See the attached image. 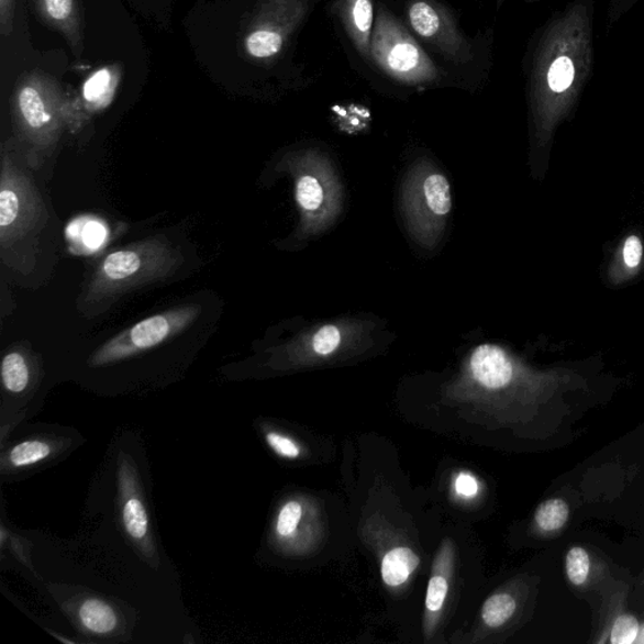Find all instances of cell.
Returning <instances> with one entry per match:
<instances>
[{"mask_svg":"<svg viewBox=\"0 0 644 644\" xmlns=\"http://www.w3.org/2000/svg\"><path fill=\"white\" fill-rule=\"evenodd\" d=\"M576 77V68H574L573 60L569 57H559L554 60L547 74V82L554 92H564L569 89Z\"/></svg>","mask_w":644,"mask_h":644,"instance_id":"44dd1931","label":"cell"},{"mask_svg":"<svg viewBox=\"0 0 644 644\" xmlns=\"http://www.w3.org/2000/svg\"><path fill=\"white\" fill-rule=\"evenodd\" d=\"M12 116L25 160L34 168L54 153L67 129L82 121L80 104L56 77L42 71L23 74L16 81Z\"/></svg>","mask_w":644,"mask_h":644,"instance_id":"7a4b0ae2","label":"cell"},{"mask_svg":"<svg viewBox=\"0 0 644 644\" xmlns=\"http://www.w3.org/2000/svg\"><path fill=\"white\" fill-rule=\"evenodd\" d=\"M302 518V507L298 501H289L278 511L275 522V533L286 541L295 535Z\"/></svg>","mask_w":644,"mask_h":644,"instance_id":"ffe728a7","label":"cell"},{"mask_svg":"<svg viewBox=\"0 0 644 644\" xmlns=\"http://www.w3.org/2000/svg\"><path fill=\"white\" fill-rule=\"evenodd\" d=\"M352 16L354 27L358 30L362 37L369 36L373 24V4L370 0H354Z\"/></svg>","mask_w":644,"mask_h":644,"instance_id":"d4e9b609","label":"cell"},{"mask_svg":"<svg viewBox=\"0 0 644 644\" xmlns=\"http://www.w3.org/2000/svg\"><path fill=\"white\" fill-rule=\"evenodd\" d=\"M118 500L121 525L129 541L146 559H158L141 478L133 460L124 456H120L118 465Z\"/></svg>","mask_w":644,"mask_h":644,"instance_id":"8992f818","label":"cell"},{"mask_svg":"<svg viewBox=\"0 0 644 644\" xmlns=\"http://www.w3.org/2000/svg\"><path fill=\"white\" fill-rule=\"evenodd\" d=\"M295 191L304 225L309 229L329 219L335 207V188L309 163L295 165Z\"/></svg>","mask_w":644,"mask_h":644,"instance_id":"ba28073f","label":"cell"},{"mask_svg":"<svg viewBox=\"0 0 644 644\" xmlns=\"http://www.w3.org/2000/svg\"><path fill=\"white\" fill-rule=\"evenodd\" d=\"M108 233L107 225L96 219H78L69 224L67 230L68 241L85 254L99 249L108 240Z\"/></svg>","mask_w":644,"mask_h":644,"instance_id":"9a60e30c","label":"cell"},{"mask_svg":"<svg viewBox=\"0 0 644 644\" xmlns=\"http://www.w3.org/2000/svg\"><path fill=\"white\" fill-rule=\"evenodd\" d=\"M590 560L582 547H573L567 555V573L574 586H581L588 579Z\"/></svg>","mask_w":644,"mask_h":644,"instance_id":"7402d4cb","label":"cell"},{"mask_svg":"<svg viewBox=\"0 0 644 644\" xmlns=\"http://www.w3.org/2000/svg\"><path fill=\"white\" fill-rule=\"evenodd\" d=\"M517 611V602L509 595H495L486 600L482 608V618L487 625L492 629L507 623Z\"/></svg>","mask_w":644,"mask_h":644,"instance_id":"2e32d148","label":"cell"},{"mask_svg":"<svg viewBox=\"0 0 644 644\" xmlns=\"http://www.w3.org/2000/svg\"><path fill=\"white\" fill-rule=\"evenodd\" d=\"M373 51L380 65L400 80L420 81L432 75L430 59L420 46L391 21H380Z\"/></svg>","mask_w":644,"mask_h":644,"instance_id":"52a82bcc","label":"cell"},{"mask_svg":"<svg viewBox=\"0 0 644 644\" xmlns=\"http://www.w3.org/2000/svg\"><path fill=\"white\" fill-rule=\"evenodd\" d=\"M639 632L640 623L633 615H621L614 622L611 642L614 644L633 643L637 639Z\"/></svg>","mask_w":644,"mask_h":644,"instance_id":"603a6c76","label":"cell"},{"mask_svg":"<svg viewBox=\"0 0 644 644\" xmlns=\"http://www.w3.org/2000/svg\"><path fill=\"white\" fill-rule=\"evenodd\" d=\"M456 491L459 496H463L465 499H473L480 490V486H478V481L476 477L471 474L463 473L457 476L455 482Z\"/></svg>","mask_w":644,"mask_h":644,"instance_id":"f1b7e54d","label":"cell"},{"mask_svg":"<svg viewBox=\"0 0 644 644\" xmlns=\"http://www.w3.org/2000/svg\"><path fill=\"white\" fill-rule=\"evenodd\" d=\"M448 591V581L445 577L433 576L426 589L425 608L431 613L441 611Z\"/></svg>","mask_w":644,"mask_h":644,"instance_id":"cb8c5ba5","label":"cell"},{"mask_svg":"<svg viewBox=\"0 0 644 644\" xmlns=\"http://www.w3.org/2000/svg\"><path fill=\"white\" fill-rule=\"evenodd\" d=\"M0 374L4 393L10 397H22L32 386V365L22 351H11L3 356Z\"/></svg>","mask_w":644,"mask_h":644,"instance_id":"4fadbf2b","label":"cell"},{"mask_svg":"<svg viewBox=\"0 0 644 644\" xmlns=\"http://www.w3.org/2000/svg\"><path fill=\"white\" fill-rule=\"evenodd\" d=\"M48 221V212L29 174L16 165L7 144L0 171V249L3 264L19 271L32 268L27 249L34 257L33 238Z\"/></svg>","mask_w":644,"mask_h":644,"instance_id":"3957f363","label":"cell"},{"mask_svg":"<svg viewBox=\"0 0 644 644\" xmlns=\"http://www.w3.org/2000/svg\"><path fill=\"white\" fill-rule=\"evenodd\" d=\"M266 442L269 447L277 454L284 458H298L300 456V448L296 443L290 440L289 437L282 436V434L277 432H267L266 433Z\"/></svg>","mask_w":644,"mask_h":644,"instance_id":"484cf974","label":"cell"},{"mask_svg":"<svg viewBox=\"0 0 644 644\" xmlns=\"http://www.w3.org/2000/svg\"><path fill=\"white\" fill-rule=\"evenodd\" d=\"M568 519V504L560 499L545 501L535 513L536 524L544 531L559 530L567 524Z\"/></svg>","mask_w":644,"mask_h":644,"instance_id":"e0dca14e","label":"cell"},{"mask_svg":"<svg viewBox=\"0 0 644 644\" xmlns=\"http://www.w3.org/2000/svg\"><path fill=\"white\" fill-rule=\"evenodd\" d=\"M409 20L412 27L422 37H432L440 29V16L433 8L425 2H417L409 11Z\"/></svg>","mask_w":644,"mask_h":644,"instance_id":"ac0fdd59","label":"cell"},{"mask_svg":"<svg viewBox=\"0 0 644 644\" xmlns=\"http://www.w3.org/2000/svg\"><path fill=\"white\" fill-rule=\"evenodd\" d=\"M185 263V257L164 236L133 243L104 256L87 282L78 310L93 319L107 312L127 293L168 280Z\"/></svg>","mask_w":644,"mask_h":644,"instance_id":"6da1fadb","label":"cell"},{"mask_svg":"<svg viewBox=\"0 0 644 644\" xmlns=\"http://www.w3.org/2000/svg\"><path fill=\"white\" fill-rule=\"evenodd\" d=\"M82 630L93 635H110L119 629L116 609L100 598H86L76 609Z\"/></svg>","mask_w":644,"mask_h":644,"instance_id":"7c38bea8","label":"cell"},{"mask_svg":"<svg viewBox=\"0 0 644 644\" xmlns=\"http://www.w3.org/2000/svg\"><path fill=\"white\" fill-rule=\"evenodd\" d=\"M643 246L639 237L632 236L624 243L623 257L626 266L634 268L641 264Z\"/></svg>","mask_w":644,"mask_h":644,"instance_id":"83f0119b","label":"cell"},{"mask_svg":"<svg viewBox=\"0 0 644 644\" xmlns=\"http://www.w3.org/2000/svg\"><path fill=\"white\" fill-rule=\"evenodd\" d=\"M200 313L197 303L181 304L138 321L111 337L96 351L89 360L91 368H104L154 349L193 325Z\"/></svg>","mask_w":644,"mask_h":644,"instance_id":"277c9868","label":"cell"},{"mask_svg":"<svg viewBox=\"0 0 644 644\" xmlns=\"http://www.w3.org/2000/svg\"><path fill=\"white\" fill-rule=\"evenodd\" d=\"M60 449V441L48 437H31L16 442L2 457V474L15 475L49 463Z\"/></svg>","mask_w":644,"mask_h":644,"instance_id":"30bf717a","label":"cell"},{"mask_svg":"<svg viewBox=\"0 0 644 644\" xmlns=\"http://www.w3.org/2000/svg\"><path fill=\"white\" fill-rule=\"evenodd\" d=\"M409 225L425 245L436 241L452 209L449 181L433 167L415 169L404 187Z\"/></svg>","mask_w":644,"mask_h":644,"instance_id":"5b68a950","label":"cell"},{"mask_svg":"<svg viewBox=\"0 0 644 644\" xmlns=\"http://www.w3.org/2000/svg\"><path fill=\"white\" fill-rule=\"evenodd\" d=\"M15 0H0V34L11 36L14 30Z\"/></svg>","mask_w":644,"mask_h":644,"instance_id":"4316f807","label":"cell"},{"mask_svg":"<svg viewBox=\"0 0 644 644\" xmlns=\"http://www.w3.org/2000/svg\"><path fill=\"white\" fill-rule=\"evenodd\" d=\"M43 24L67 42L76 57L85 51V19L80 0H33Z\"/></svg>","mask_w":644,"mask_h":644,"instance_id":"9c48e42d","label":"cell"},{"mask_svg":"<svg viewBox=\"0 0 644 644\" xmlns=\"http://www.w3.org/2000/svg\"><path fill=\"white\" fill-rule=\"evenodd\" d=\"M343 330L336 325H327L318 330L310 338V347L319 356L334 354L343 344Z\"/></svg>","mask_w":644,"mask_h":644,"instance_id":"d6986e66","label":"cell"},{"mask_svg":"<svg viewBox=\"0 0 644 644\" xmlns=\"http://www.w3.org/2000/svg\"><path fill=\"white\" fill-rule=\"evenodd\" d=\"M469 369L478 385L487 389L507 387L513 368L507 353L495 345H481L471 355Z\"/></svg>","mask_w":644,"mask_h":644,"instance_id":"8fae6325","label":"cell"},{"mask_svg":"<svg viewBox=\"0 0 644 644\" xmlns=\"http://www.w3.org/2000/svg\"><path fill=\"white\" fill-rule=\"evenodd\" d=\"M420 565V558L409 547H396L381 562V578L389 587L404 585Z\"/></svg>","mask_w":644,"mask_h":644,"instance_id":"5bb4252c","label":"cell"}]
</instances>
